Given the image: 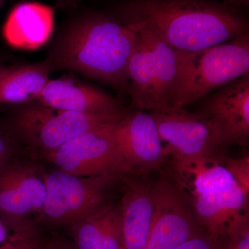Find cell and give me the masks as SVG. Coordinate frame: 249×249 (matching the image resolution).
Masks as SVG:
<instances>
[{
    "instance_id": "cell-22",
    "label": "cell",
    "mask_w": 249,
    "mask_h": 249,
    "mask_svg": "<svg viewBox=\"0 0 249 249\" xmlns=\"http://www.w3.org/2000/svg\"><path fill=\"white\" fill-rule=\"evenodd\" d=\"M45 245L29 225L15 231L8 242L0 246V249H41Z\"/></svg>"
},
{
    "instance_id": "cell-19",
    "label": "cell",
    "mask_w": 249,
    "mask_h": 249,
    "mask_svg": "<svg viewBox=\"0 0 249 249\" xmlns=\"http://www.w3.org/2000/svg\"><path fill=\"white\" fill-rule=\"evenodd\" d=\"M49 60L36 65L0 66V105L37 101L48 81Z\"/></svg>"
},
{
    "instance_id": "cell-26",
    "label": "cell",
    "mask_w": 249,
    "mask_h": 249,
    "mask_svg": "<svg viewBox=\"0 0 249 249\" xmlns=\"http://www.w3.org/2000/svg\"><path fill=\"white\" fill-rule=\"evenodd\" d=\"M41 249H72L69 247L68 246L64 245L62 243H50L48 245H45Z\"/></svg>"
},
{
    "instance_id": "cell-5",
    "label": "cell",
    "mask_w": 249,
    "mask_h": 249,
    "mask_svg": "<svg viewBox=\"0 0 249 249\" xmlns=\"http://www.w3.org/2000/svg\"><path fill=\"white\" fill-rule=\"evenodd\" d=\"M124 177L104 175L80 177L62 171L44 173L47 196L40 220L70 225L111 202L114 187Z\"/></svg>"
},
{
    "instance_id": "cell-25",
    "label": "cell",
    "mask_w": 249,
    "mask_h": 249,
    "mask_svg": "<svg viewBox=\"0 0 249 249\" xmlns=\"http://www.w3.org/2000/svg\"><path fill=\"white\" fill-rule=\"evenodd\" d=\"M14 232L10 229L0 214V246L6 243L12 237Z\"/></svg>"
},
{
    "instance_id": "cell-28",
    "label": "cell",
    "mask_w": 249,
    "mask_h": 249,
    "mask_svg": "<svg viewBox=\"0 0 249 249\" xmlns=\"http://www.w3.org/2000/svg\"><path fill=\"white\" fill-rule=\"evenodd\" d=\"M228 1L234 4L245 5V6H247L249 4V0H228Z\"/></svg>"
},
{
    "instance_id": "cell-3",
    "label": "cell",
    "mask_w": 249,
    "mask_h": 249,
    "mask_svg": "<svg viewBox=\"0 0 249 249\" xmlns=\"http://www.w3.org/2000/svg\"><path fill=\"white\" fill-rule=\"evenodd\" d=\"M178 59L168 106L184 107L249 73V34L197 52L178 51Z\"/></svg>"
},
{
    "instance_id": "cell-23",
    "label": "cell",
    "mask_w": 249,
    "mask_h": 249,
    "mask_svg": "<svg viewBox=\"0 0 249 249\" xmlns=\"http://www.w3.org/2000/svg\"><path fill=\"white\" fill-rule=\"evenodd\" d=\"M18 140L10 124H0V169L16 160Z\"/></svg>"
},
{
    "instance_id": "cell-18",
    "label": "cell",
    "mask_w": 249,
    "mask_h": 249,
    "mask_svg": "<svg viewBox=\"0 0 249 249\" xmlns=\"http://www.w3.org/2000/svg\"><path fill=\"white\" fill-rule=\"evenodd\" d=\"M69 227L76 249H124L119 204L105 205Z\"/></svg>"
},
{
    "instance_id": "cell-24",
    "label": "cell",
    "mask_w": 249,
    "mask_h": 249,
    "mask_svg": "<svg viewBox=\"0 0 249 249\" xmlns=\"http://www.w3.org/2000/svg\"><path fill=\"white\" fill-rule=\"evenodd\" d=\"M214 237L206 230L187 241L178 249H214Z\"/></svg>"
},
{
    "instance_id": "cell-17",
    "label": "cell",
    "mask_w": 249,
    "mask_h": 249,
    "mask_svg": "<svg viewBox=\"0 0 249 249\" xmlns=\"http://www.w3.org/2000/svg\"><path fill=\"white\" fill-rule=\"evenodd\" d=\"M249 195L239 184L209 192L190 201L198 222L213 237L249 210Z\"/></svg>"
},
{
    "instance_id": "cell-21",
    "label": "cell",
    "mask_w": 249,
    "mask_h": 249,
    "mask_svg": "<svg viewBox=\"0 0 249 249\" xmlns=\"http://www.w3.org/2000/svg\"><path fill=\"white\" fill-rule=\"evenodd\" d=\"M218 160L229 172L236 182L238 183L247 194L249 193V157L232 158L224 154L218 157Z\"/></svg>"
},
{
    "instance_id": "cell-11",
    "label": "cell",
    "mask_w": 249,
    "mask_h": 249,
    "mask_svg": "<svg viewBox=\"0 0 249 249\" xmlns=\"http://www.w3.org/2000/svg\"><path fill=\"white\" fill-rule=\"evenodd\" d=\"M47 196L44 173L35 165L11 162L0 169V214L15 232L28 216L40 214Z\"/></svg>"
},
{
    "instance_id": "cell-7",
    "label": "cell",
    "mask_w": 249,
    "mask_h": 249,
    "mask_svg": "<svg viewBox=\"0 0 249 249\" xmlns=\"http://www.w3.org/2000/svg\"><path fill=\"white\" fill-rule=\"evenodd\" d=\"M112 124L77 136L44 157L60 170L76 176L132 174L111 137Z\"/></svg>"
},
{
    "instance_id": "cell-13",
    "label": "cell",
    "mask_w": 249,
    "mask_h": 249,
    "mask_svg": "<svg viewBox=\"0 0 249 249\" xmlns=\"http://www.w3.org/2000/svg\"><path fill=\"white\" fill-rule=\"evenodd\" d=\"M37 103L60 110L113 117L127 111L111 95L67 78L49 80Z\"/></svg>"
},
{
    "instance_id": "cell-15",
    "label": "cell",
    "mask_w": 249,
    "mask_h": 249,
    "mask_svg": "<svg viewBox=\"0 0 249 249\" xmlns=\"http://www.w3.org/2000/svg\"><path fill=\"white\" fill-rule=\"evenodd\" d=\"M124 191L119 201L124 249H145L154 213L152 183L142 178H123Z\"/></svg>"
},
{
    "instance_id": "cell-4",
    "label": "cell",
    "mask_w": 249,
    "mask_h": 249,
    "mask_svg": "<svg viewBox=\"0 0 249 249\" xmlns=\"http://www.w3.org/2000/svg\"><path fill=\"white\" fill-rule=\"evenodd\" d=\"M133 31L137 37L129 60L126 89L132 107L149 111L166 107L178 70V51L150 31Z\"/></svg>"
},
{
    "instance_id": "cell-20",
    "label": "cell",
    "mask_w": 249,
    "mask_h": 249,
    "mask_svg": "<svg viewBox=\"0 0 249 249\" xmlns=\"http://www.w3.org/2000/svg\"><path fill=\"white\" fill-rule=\"evenodd\" d=\"M214 237V249H249V211L232 221L220 235Z\"/></svg>"
},
{
    "instance_id": "cell-9",
    "label": "cell",
    "mask_w": 249,
    "mask_h": 249,
    "mask_svg": "<svg viewBox=\"0 0 249 249\" xmlns=\"http://www.w3.org/2000/svg\"><path fill=\"white\" fill-rule=\"evenodd\" d=\"M152 191L153 219L145 249H178L206 230L169 175H160Z\"/></svg>"
},
{
    "instance_id": "cell-8",
    "label": "cell",
    "mask_w": 249,
    "mask_h": 249,
    "mask_svg": "<svg viewBox=\"0 0 249 249\" xmlns=\"http://www.w3.org/2000/svg\"><path fill=\"white\" fill-rule=\"evenodd\" d=\"M195 114L204 121L219 145L246 147L249 140V73L196 101Z\"/></svg>"
},
{
    "instance_id": "cell-6",
    "label": "cell",
    "mask_w": 249,
    "mask_h": 249,
    "mask_svg": "<svg viewBox=\"0 0 249 249\" xmlns=\"http://www.w3.org/2000/svg\"><path fill=\"white\" fill-rule=\"evenodd\" d=\"M31 103L16 112L10 126L19 140L42 155L77 136L101 128L124 116L113 117L84 114L54 109L38 103Z\"/></svg>"
},
{
    "instance_id": "cell-16",
    "label": "cell",
    "mask_w": 249,
    "mask_h": 249,
    "mask_svg": "<svg viewBox=\"0 0 249 249\" xmlns=\"http://www.w3.org/2000/svg\"><path fill=\"white\" fill-rule=\"evenodd\" d=\"M53 24V8L42 3H22L10 13L3 28V35L11 47L35 50L49 40Z\"/></svg>"
},
{
    "instance_id": "cell-12",
    "label": "cell",
    "mask_w": 249,
    "mask_h": 249,
    "mask_svg": "<svg viewBox=\"0 0 249 249\" xmlns=\"http://www.w3.org/2000/svg\"><path fill=\"white\" fill-rule=\"evenodd\" d=\"M168 155L208 156L226 154L209 124L183 107L166 106L150 110Z\"/></svg>"
},
{
    "instance_id": "cell-27",
    "label": "cell",
    "mask_w": 249,
    "mask_h": 249,
    "mask_svg": "<svg viewBox=\"0 0 249 249\" xmlns=\"http://www.w3.org/2000/svg\"><path fill=\"white\" fill-rule=\"evenodd\" d=\"M83 0H57V3L61 7H69V6H74Z\"/></svg>"
},
{
    "instance_id": "cell-10",
    "label": "cell",
    "mask_w": 249,
    "mask_h": 249,
    "mask_svg": "<svg viewBox=\"0 0 249 249\" xmlns=\"http://www.w3.org/2000/svg\"><path fill=\"white\" fill-rule=\"evenodd\" d=\"M110 132L132 173L159 171L168 160L157 124L149 113L138 109L126 111L111 124Z\"/></svg>"
},
{
    "instance_id": "cell-29",
    "label": "cell",
    "mask_w": 249,
    "mask_h": 249,
    "mask_svg": "<svg viewBox=\"0 0 249 249\" xmlns=\"http://www.w3.org/2000/svg\"><path fill=\"white\" fill-rule=\"evenodd\" d=\"M3 1H4V0H0V6H1V3L3 2Z\"/></svg>"
},
{
    "instance_id": "cell-14",
    "label": "cell",
    "mask_w": 249,
    "mask_h": 249,
    "mask_svg": "<svg viewBox=\"0 0 249 249\" xmlns=\"http://www.w3.org/2000/svg\"><path fill=\"white\" fill-rule=\"evenodd\" d=\"M168 157V175L188 202L209 192L238 184L214 157L178 155Z\"/></svg>"
},
{
    "instance_id": "cell-1",
    "label": "cell",
    "mask_w": 249,
    "mask_h": 249,
    "mask_svg": "<svg viewBox=\"0 0 249 249\" xmlns=\"http://www.w3.org/2000/svg\"><path fill=\"white\" fill-rule=\"evenodd\" d=\"M118 12L129 29L150 31L183 52H197L249 33L240 12L213 0H131Z\"/></svg>"
},
{
    "instance_id": "cell-2",
    "label": "cell",
    "mask_w": 249,
    "mask_h": 249,
    "mask_svg": "<svg viewBox=\"0 0 249 249\" xmlns=\"http://www.w3.org/2000/svg\"><path fill=\"white\" fill-rule=\"evenodd\" d=\"M136 37L135 31L122 23L89 15L68 29L50 61L126 91Z\"/></svg>"
}]
</instances>
